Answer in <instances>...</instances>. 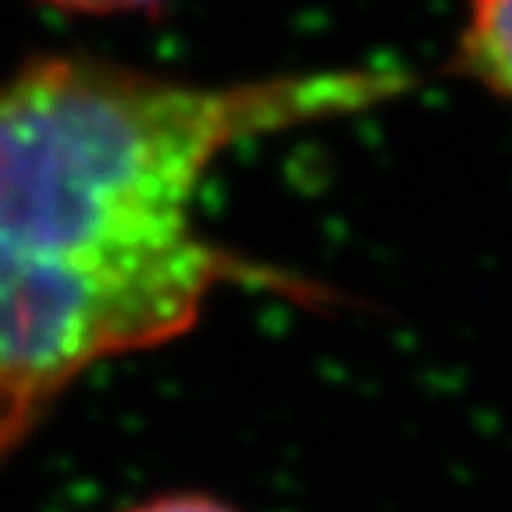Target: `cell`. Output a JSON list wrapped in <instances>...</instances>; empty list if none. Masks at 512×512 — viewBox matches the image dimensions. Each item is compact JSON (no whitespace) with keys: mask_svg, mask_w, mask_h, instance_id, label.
<instances>
[{"mask_svg":"<svg viewBox=\"0 0 512 512\" xmlns=\"http://www.w3.org/2000/svg\"><path fill=\"white\" fill-rule=\"evenodd\" d=\"M392 68L182 82L82 54L0 79V459L86 370L200 320L221 285L285 274L246 264L196 221L210 168L235 146L374 111Z\"/></svg>","mask_w":512,"mask_h":512,"instance_id":"1","label":"cell"},{"mask_svg":"<svg viewBox=\"0 0 512 512\" xmlns=\"http://www.w3.org/2000/svg\"><path fill=\"white\" fill-rule=\"evenodd\" d=\"M463 68L512 104V0H466Z\"/></svg>","mask_w":512,"mask_h":512,"instance_id":"2","label":"cell"},{"mask_svg":"<svg viewBox=\"0 0 512 512\" xmlns=\"http://www.w3.org/2000/svg\"><path fill=\"white\" fill-rule=\"evenodd\" d=\"M125 512H235L232 505L217 502L210 495H196V491H175V495H157L150 502H139Z\"/></svg>","mask_w":512,"mask_h":512,"instance_id":"3","label":"cell"},{"mask_svg":"<svg viewBox=\"0 0 512 512\" xmlns=\"http://www.w3.org/2000/svg\"><path fill=\"white\" fill-rule=\"evenodd\" d=\"M43 4L68 15H136V11L160 8L164 0H43Z\"/></svg>","mask_w":512,"mask_h":512,"instance_id":"4","label":"cell"}]
</instances>
